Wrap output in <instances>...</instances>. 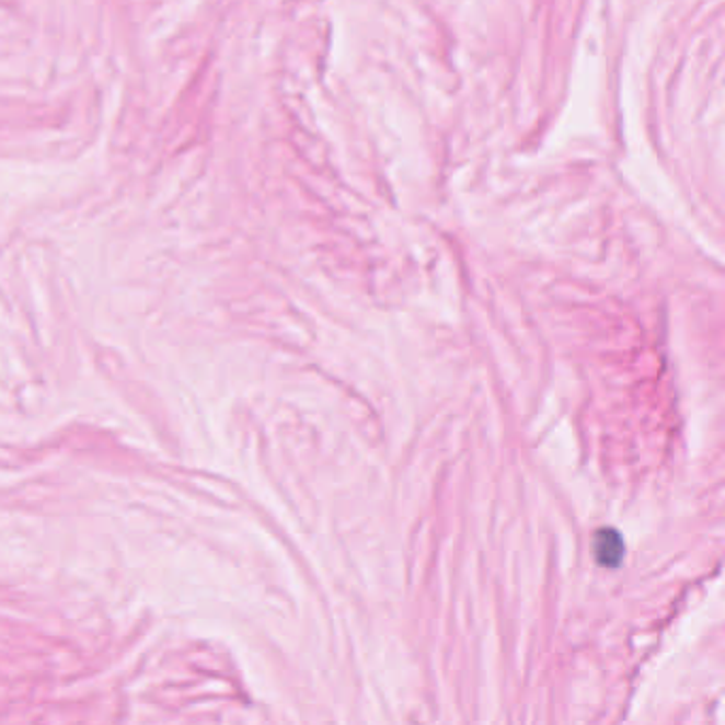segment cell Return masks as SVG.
<instances>
[{"instance_id":"obj_1","label":"cell","mask_w":725,"mask_h":725,"mask_svg":"<svg viewBox=\"0 0 725 725\" xmlns=\"http://www.w3.org/2000/svg\"><path fill=\"white\" fill-rule=\"evenodd\" d=\"M594 555H596V562L605 568L621 566L623 557H625L623 537L613 528H602L594 541Z\"/></svg>"}]
</instances>
